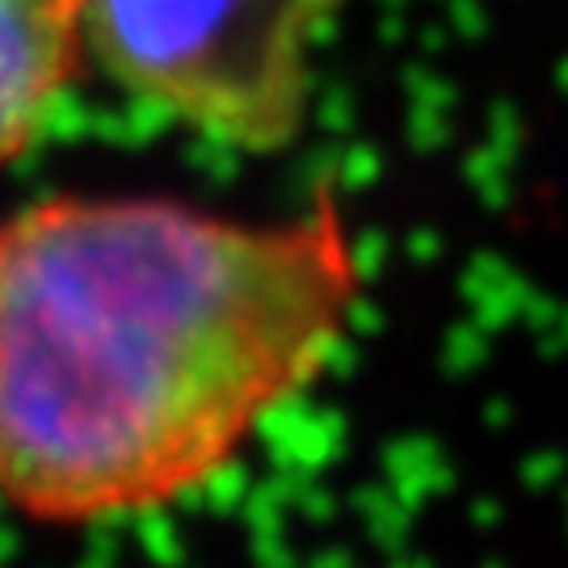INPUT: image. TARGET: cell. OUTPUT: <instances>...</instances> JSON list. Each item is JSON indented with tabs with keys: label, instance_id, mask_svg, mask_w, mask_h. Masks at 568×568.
Here are the masks:
<instances>
[{
	"label": "cell",
	"instance_id": "6da1fadb",
	"mask_svg": "<svg viewBox=\"0 0 568 568\" xmlns=\"http://www.w3.org/2000/svg\"><path fill=\"white\" fill-rule=\"evenodd\" d=\"M354 304L333 199L270 227L164 199L26 206L0 224V497L98 523L203 488Z\"/></svg>",
	"mask_w": 568,
	"mask_h": 568
},
{
	"label": "cell",
	"instance_id": "7a4b0ae2",
	"mask_svg": "<svg viewBox=\"0 0 568 568\" xmlns=\"http://www.w3.org/2000/svg\"><path fill=\"white\" fill-rule=\"evenodd\" d=\"M342 0H89L105 72L211 140L274 152L304 131L312 55Z\"/></svg>",
	"mask_w": 568,
	"mask_h": 568
},
{
	"label": "cell",
	"instance_id": "3957f363",
	"mask_svg": "<svg viewBox=\"0 0 568 568\" xmlns=\"http://www.w3.org/2000/svg\"><path fill=\"white\" fill-rule=\"evenodd\" d=\"M89 0H0V164L26 152L84 42Z\"/></svg>",
	"mask_w": 568,
	"mask_h": 568
}]
</instances>
